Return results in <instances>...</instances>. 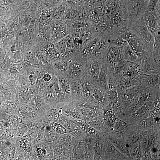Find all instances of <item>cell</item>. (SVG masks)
Returning a JSON list of instances; mask_svg holds the SVG:
<instances>
[{
    "label": "cell",
    "mask_w": 160,
    "mask_h": 160,
    "mask_svg": "<svg viewBox=\"0 0 160 160\" xmlns=\"http://www.w3.org/2000/svg\"><path fill=\"white\" fill-rule=\"evenodd\" d=\"M128 28L141 41L144 49L152 53L154 38L146 26L143 16L129 23Z\"/></svg>",
    "instance_id": "cell-1"
},
{
    "label": "cell",
    "mask_w": 160,
    "mask_h": 160,
    "mask_svg": "<svg viewBox=\"0 0 160 160\" xmlns=\"http://www.w3.org/2000/svg\"><path fill=\"white\" fill-rule=\"evenodd\" d=\"M67 60L68 78L70 80H80L86 74L87 60L81 56L79 51Z\"/></svg>",
    "instance_id": "cell-2"
},
{
    "label": "cell",
    "mask_w": 160,
    "mask_h": 160,
    "mask_svg": "<svg viewBox=\"0 0 160 160\" xmlns=\"http://www.w3.org/2000/svg\"><path fill=\"white\" fill-rule=\"evenodd\" d=\"M148 0H125L129 23L143 16Z\"/></svg>",
    "instance_id": "cell-3"
},
{
    "label": "cell",
    "mask_w": 160,
    "mask_h": 160,
    "mask_svg": "<svg viewBox=\"0 0 160 160\" xmlns=\"http://www.w3.org/2000/svg\"><path fill=\"white\" fill-rule=\"evenodd\" d=\"M50 30L51 39L55 44L71 33L65 21L62 20L53 19Z\"/></svg>",
    "instance_id": "cell-4"
},
{
    "label": "cell",
    "mask_w": 160,
    "mask_h": 160,
    "mask_svg": "<svg viewBox=\"0 0 160 160\" xmlns=\"http://www.w3.org/2000/svg\"><path fill=\"white\" fill-rule=\"evenodd\" d=\"M57 122L63 125L68 132L74 138H84L88 136L86 133L75 123L72 119L62 114Z\"/></svg>",
    "instance_id": "cell-5"
},
{
    "label": "cell",
    "mask_w": 160,
    "mask_h": 160,
    "mask_svg": "<svg viewBox=\"0 0 160 160\" xmlns=\"http://www.w3.org/2000/svg\"><path fill=\"white\" fill-rule=\"evenodd\" d=\"M122 47L110 44L103 57L104 63L110 66L123 60Z\"/></svg>",
    "instance_id": "cell-6"
},
{
    "label": "cell",
    "mask_w": 160,
    "mask_h": 160,
    "mask_svg": "<svg viewBox=\"0 0 160 160\" xmlns=\"http://www.w3.org/2000/svg\"><path fill=\"white\" fill-rule=\"evenodd\" d=\"M103 62V58H89L87 60L85 75L93 83L97 80Z\"/></svg>",
    "instance_id": "cell-7"
},
{
    "label": "cell",
    "mask_w": 160,
    "mask_h": 160,
    "mask_svg": "<svg viewBox=\"0 0 160 160\" xmlns=\"http://www.w3.org/2000/svg\"><path fill=\"white\" fill-rule=\"evenodd\" d=\"M89 100L95 104L102 108L110 103L107 92L95 83H93Z\"/></svg>",
    "instance_id": "cell-8"
},
{
    "label": "cell",
    "mask_w": 160,
    "mask_h": 160,
    "mask_svg": "<svg viewBox=\"0 0 160 160\" xmlns=\"http://www.w3.org/2000/svg\"><path fill=\"white\" fill-rule=\"evenodd\" d=\"M121 34L137 56L145 50L141 41L129 28L124 31Z\"/></svg>",
    "instance_id": "cell-9"
},
{
    "label": "cell",
    "mask_w": 160,
    "mask_h": 160,
    "mask_svg": "<svg viewBox=\"0 0 160 160\" xmlns=\"http://www.w3.org/2000/svg\"><path fill=\"white\" fill-rule=\"evenodd\" d=\"M144 86L140 83L119 92L120 100L125 103L130 104L136 100Z\"/></svg>",
    "instance_id": "cell-10"
},
{
    "label": "cell",
    "mask_w": 160,
    "mask_h": 160,
    "mask_svg": "<svg viewBox=\"0 0 160 160\" xmlns=\"http://www.w3.org/2000/svg\"><path fill=\"white\" fill-rule=\"evenodd\" d=\"M129 62L123 60L110 66H107L108 78L114 83L126 71Z\"/></svg>",
    "instance_id": "cell-11"
},
{
    "label": "cell",
    "mask_w": 160,
    "mask_h": 160,
    "mask_svg": "<svg viewBox=\"0 0 160 160\" xmlns=\"http://www.w3.org/2000/svg\"><path fill=\"white\" fill-rule=\"evenodd\" d=\"M160 70L144 73L140 83L160 92Z\"/></svg>",
    "instance_id": "cell-12"
},
{
    "label": "cell",
    "mask_w": 160,
    "mask_h": 160,
    "mask_svg": "<svg viewBox=\"0 0 160 160\" xmlns=\"http://www.w3.org/2000/svg\"><path fill=\"white\" fill-rule=\"evenodd\" d=\"M143 18L146 26L154 37L160 35V18L145 11Z\"/></svg>",
    "instance_id": "cell-13"
},
{
    "label": "cell",
    "mask_w": 160,
    "mask_h": 160,
    "mask_svg": "<svg viewBox=\"0 0 160 160\" xmlns=\"http://www.w3.org/2000/svg\"><path fill=\"white\" fill-rule=\"evenodd\" d=\"M53 159L59 160H74L73 151L58 140L52 145Z\"/></svg>",
    "instance_id": "cell-14"
},
{
    "label": "cell",
    "mask_w": 160,
    "mask_h": 160,
    "mask_svg": "<svg viewBox=\"0 0 160 160\" xmlns=\"http://www.w3.org/2000/svg\"><path fill=\"white\" fill-rule=\"evenodd\" d=\"M110 44V41L108 38L100 36V39L96 43L89 58H103Z\"/></svg>",
    "instance_id": "cell-15"
},
{
    "label": "cell",
    "mask_w": 160,
    "mask_h": 160,
    "mask_svg": "<svg viewBox=\"0 0 160 160\" xmlns=\"http://www.w3.org/2000/svg\"><path fill=\"white\" fill-rule=\"evenodd\" d=\"M61 108V113L73 119L84 120L78 108L72 101L65 103Z\"/></svg>",
    "instance_id": "cell-16"
},
{
    "label": "cell",
    "mask_w": 160,
    "mask_h": 160,
    "mask_svg": "<svg viewBox=\"0 0 160 160\" xmlns=\"http://www.w3.org/2000/svg\"><path fill=\"white\" fill-rule=\"evenodd\" d=\"M58 83L64 95L66 103L71 101L70 81L67 74H56Z\"/></svg>",
    "instance_id": "cell-17"
},
{
    "label": "cell",
    "mask_w": 160,
    "mask_h": 160,
    "mask_svg": "<svg viewBox=\"0 0 160 160\" xmlns=\"http://www.w3.org/2000/svg\"><path fill=\"white\" fill-rule=\"evenodd\" d=\"M107 93L109 100L112 107H119L120 105L119 92L113 81L108 78Z\"/></svg>",
    "instance_id": "cell-18"
},
{
    "label": "cell",
    "mask_w": 160,
    "mask_h": 160,
    "mask_svg": "<svg viewBox=\"0 0 160 160\" xmlns=\"http://www.w3.org/2000/svg\"><path fill=\"white\" fill-rule=\"evenodd\" d=\"M31 105L40 116L44 117L50 105L47 104L42 97L33 98L31 102Z\"/></svg>",
    "instance_id": "cell-19"
},
{
    "label": "cell",
    "mask_w": 160,
    "mask_h": 160,
    "mask_svg": "<svg viewBox=\"0 0 160 160\" xmlns=\"http://www.w3.org/2000/svg\"><path fill=\"white\" fill-rule=\"evenodd\" d=\"M103 119L106 126L110 128H113L115 121L117 118L113 110L110 103L103 107Z\"/></svg>",
    "instance_id": "cell-20"
},
{
    "label": "cell",
    "mask_w": 160,
    "mask_h": 160,
    "mask_svg": "<svg viewBox=\"0 0 160 160\" xmlns=\"http://www.w3.org/2000/svg\"><path fill=\"white\" fill-rule=\"evenodd\" d=\"M80 81L81 85V98L79 100H89L91 95L93 83L86 75L80 79Z\"/></svg>",
    "instance_id": "cell-21"
},
{
    "label": "cell",
    "mask_w": 160,
    "mask_h": 160,
    "mask_svg": "<svg viewBox=\"0 0 160 160\" xmlns=\"http://www.w3.org/2000/svg\"><path fill=\"white\" fill-rule=\"evenodd\" d=\"M108 81V76L107 67L103 61L98 79L97 81L95 83L107 92Z\"/></svg>",
    "instance_id": "cell-22"
},
{
    "label": "cell",
    "mask_w": 160,
    "mask_h": 160,
    "mask_svg": "<svg viewBox=\"0 0 160 160\" xmlns=\"http://www.w3.org/2000/svg\"><path fill=\"white\" fill-rule=\"evenodd\" d=\"M61 114V108L57 105H50L44 117L49 123L52 122H57Z\"/></svg>",
    "instance_id": "cell-23"
},
{
    "label": "cell",
    "mask_w": 160,
    "mask_h": 160,
    "mask_svg": "<svg viewBox=\"0 0 160 160\" xmlns=\"http://www.w3.org/2000/svg\"><path fill=\"white\" fill-rule=\"evenodd\" d=\"M100 38L99 35L97 36L86 44L79 51L80 54L83 58L87 60L90 57L96 43Z\"/></svg>",
    "instance_id": "cell-24"
},
{
    "label": "cell",
    "mask_w": 160,
    "mask_h": 160,
    "mask_svg": "<svg viewBox=\"0 0 160 160\" xmlns=\"http://www.w3.org/2000/svg\"><path fill=\"white\" fill-rule=\"evenodd\" d=\"M71 101L79 100L81 95V85L80 80H70Z\"/></svg>",
    "instance_id": "cell-25"
},
{
    "label": "cell",
    "mask_w": 160,
    "mask_h": 160,
    "mask_svg": "<svg viewBox=\"0 0 160 160\" xmlns=\"http://www.w3.org/2000/svg\"><path fill=\"white\" fill-rule=\"evenodd\" d=\"M69 7L67 3L63 0L60 4L51 11L52 18L63 20Z\"/></svg>",
    "instance_id": "cell-26"
},
{
    "label": "cell",
    "mask_w": 160,
    "mask_h": 160,
    "mask_svg": "<svg viewBox=\"0 0 160 160\" xmlns=\"http://www.w3.org/2000/svg\"><path fill=\"white\" fill-rule=\"evenodd\" d=\"M42 97L46 103L49 105H57L58 103L52 83L45 89Z\"/></svg>",
    "instance_id": "cell-27"
},
{
    "label": "cell",
    "mask_w": 160,
    "mask_h": 160,
    "mask_svg": "<svg viewBox=\"0 0 160 160\" xmlns=\"http://www.w3.org/2000/svg\"><path fill=\"white\" fill-rule=\"evenodd\" d=\"M43 51L46 55L54 59L55 61L61 59L55 44L53 43L47 44L44 47Z\"/></svg>",
    "instance_id": "cell-28"
},
{
    "label": "cell",
    "mask_w": 160,
    "mask_h": 160,
    "mask_svg": "<svg viewBox=\"0 0 160 160\" xmlns=\"http://www.w3.org/2000/svg\"><path fill=\"white\" fill-rule=\"evenodd\" d=\"M73 120L78 126L86 133L88 136L92 137L95 136L96 134L95 129L86 121L83 120Z\"/></svg>",
    "instance_id": "cell-29"
},
{
    "label": "cell",
    "mask_w": 160,
    "mask_h": 160,
    "mask_svg": "<svg viewBox=\"0 0 160 160\" xmlns=\"http://www.w3.org/2000/svg\"><path fill=\"white\" fill-rule=\"evenodd\" d=\"M122 51L123 60L130 63L135 62L137 61V55L128 43L122 47Z\"/></svg>",
    "instance_id": "cell-30"
},
{
    "label": "cell",
    "mask_w": 160,
    "mask_h": 160,
    "mask_svg": "<svg viewBox=\"0 0 160 160\" xmlns=\"http://www.w3.org/2000/svg\"><path fill=\"white\" fill-rule=\"evenodd\" d=\"M52 65L56 74L67 75L68 63L67 59H61L54 61Z\"/></svg>",
    "instance_id": "cell-31"
},
{
    "label": "cell",
    "mask_w": 160,
    "mask_h": 160,
    "mask_svg": "<svg viewBox=\"0 0 160 160\" xmlns=\"http://www.w3.org/2000/svg\"><path fill=\"white\" fill-rule=\"evenodd\" d=\"M146 11L160 18V0H148Z\"/></svg>",
    "instance_id": "cell-32"
},
{
    "label": "cell",
    "mask_w": 160,
    "mask_h": 160,
    "mask_svg": "<svg viewBox=\"0 0 160 160\" xmlns=\"http://www.w3.org/2000/svg\"><path fill=\"white\" fill-rule=\"evenodd\" d=\"M52 84L55 92L58 103H66L64 95L59 84L57 77L55 78Z\"/></svg>",
    "instance_id": "cell-33"
},
{
    "label": "cell",
    "mask_w": 160,
    "mask_h": 160,
    "mask_svg": "<svg viewBox=\"0 0 160 160\" xmlns=\"http://www.w3.org/2000/svg\"><path fill=\"white\" fill-rule=\"evenodd\" d=\"M73 137L70 133L68 132L60 135L58 141L68 149L73 151Z\"/></svg>",
    "instance_id": "cell-34"
},
{
    "label": "cell",
    "mask_w": 160,
    "mask_h": 160,
    "mask_svg": "<svg viewBox=\"0 0 160 160\" xmlns=\"http://www.w3.org/2000/svg\"><path fill=\"white\" fill-rule=\"evenodd\" d=\"M55 45L60 53L61 58L63 59H67L79 51V50L71 48Z\"/></svg>",
    "instance_id": "cell-35"
},
{
    "label": "cell",
    "mask_w": 160,
    "mask_h": 160,
    "mask_svg": "<svg viewBox=\"0 0 160 160\" xmlns=\"http://www.w3.org/2000/svg\"><path fill=\"white\" fill-rule=\"evenodd\" d=\"M154 42L152 55L153 59L160 63V35L154 36Z\"/></svg>",
    "instance_id": "cell-36"
},
{
    "label": "cell",
    "mask_w": 160,
    "mask_h": 160,
    "mask_svg": "<svg viewBox=\"0 0 160 160\" xmlns=\"http://www.w3.org/2000/svg\"><path fill=\"white\" fill-rule=\"evenodd\" d=\"M121 33L115 35L109 39L110 44L119 47H123L127 43V41L122 36Z\"/></svg>",
    "instance_id": "cell-37"
},
{
    "label": "cell",
    "mask_w": 160,
    "mask_h": 160,
    "mask_svg": "<svg viewBox=\"0 0 160 160\" xmlns=\"http://www.w3.org/2000/svg\"><path fill=\"white\" fill-rule=\"evenodd\" d=\"M51 11L48 9L44 10L39 17V20L41 24L46 25L52 20Z\"/></svg>",
    "instance_id": "cell-38"
},
{
    "label": "cell",
    "mask_w": 160,
    "mask_h": 160,
    "mask_svg": "<svg viewBox=\"0 0 160 160\" xmlns=\"http://www.w3.org/2000/svg\"><path fill=\"white\" fill-rule=\"evenodd\" d=\"M55 44L56 45L72 48L73 41L70 33Z\"/></svg>",
    "instance_id": "cell-39"
},
{
    "label": "cell",
    "mask_w": 160,
    "mask_h": 160,
    "mask_svg": "<svg viewBox=\"0 0 160 160\" xmlns=\"http://www.w3.org/2000/svg\"><path fill=\"white\" fill-rule=\"evenodd\" d=\"M49 125L52 130L60 135L68 132L65 127L58 122H51Z\"/></svg>",
    "instance_id": "cell-40"
},
{
    "label": "cell",
    "mask_w": 160,
    "mask_h": 160,
    "mask_svg": "<svg viewBox=\"0 0 160 160\" xmlns=\"http://www.w3.org/2000/svg\"><path fill=\"white\" fill-rule=\"evenodd\" d=\"M33 95L32 90L29 88H24L20 92V95L23 101H27L29 100Z\"/></svg>",
    "instance_id": "cell-41"
},
{
    "label": "cell",
    "mask_w": 160,
    "mask_h": 160,
    "mask_svg": "<svg viewBox=\"0 0 160 160\" xmlns=\"http://www.w3.org/2000/svg\"><path fill=\"white\" fill-rule=\"evenodd\" d=\"M63 1V0H44L43 3L46 8L53 9L59 5Z\"/></svg>",
    "instance_id": "cell-42"
},
{
    "label": "cell",
    "mask_w": 160,
    "mask_h": 160,
    "mask_svg": "<svg viewBox=\"0 0 160 160\" xmlns=\"http://www.w3.org/2000/svg\"><path fill=\"white\" fill-rule=\"evenodd\" d=\"M126 127V124L125 122L118 118L116 119L113 127L115 130L121 132L124 130Z\"/></svg>",
    "instance_id": "cell-43"
},
{
    "label": "cell",
    "mask_w": 160,
    "mask_h": 160,
    "mask_svg": "<svg viewBox=\"0 0 160 160\" xmlns=\"http://www.w3.org/2000/svg\"><path fill=\"white\" fill-rule=\"evenodd\" d=\"M87 0H64L69 6L76 8L79 7L83 6Z\"/></svg>",
    "instance_id": "cell-44"
},
{
    "label": "cell",
    "mask_w": 160,
    "mask_h": 160,
    "mask_svg": "<svg viewBox=\"0 0 160 160\" xmlns=\"http://www.w3.org/2000/svg\"><path fill=\"white\" fill-rule=\"evenodd\" d=\"M111 140L113 144H116L117 148L121 152L124 154H129V153L128 148L124 143L116 141H114L113 140Z\"/></svg>",
    "instance_id": "cell-45"
},
{
    "label": "cell",
    "mask_w": 160,
    "mask_h": 160,
    "mask_svg": "<svg viewBox=\"0 0 160 160\" xmlns=\"http://www.w3.org/2000/svg\"><path fill=\"white\" fill-rule=\"evenodd\" d=\"M156 143V139L154 136L151 137L148 140V145L150 147L154 146Z\"/></svg>",
    "instance_id": "cell-46"
},
{
    "label": "cell",
    "mask_w": 160,
    "mask_h": 160,
    "mask_svg": "<svg viewBox=\"0 0 160 160\" xmlns=\"http://www.w3.org/2000/svg\"><path fill=\"white\" fill-rule=\"evenodd\" d=\"M142 137L140 135H136L133 136L132 138V142L133 143L140 142L142 139Z\"/></svg>",
    "instance_id": "cell-47"
},
{
    "label": "cell",
    "mask_w": 160,
    "mask_h": 160,
    "mask_svg": "<svg viewBox=\"0 0 160 160\" xmlns=\"http://www.w3.org/2000/svg\"><path fill=\"white\" fill-rule=\"evenodd\" d=\"M52 76L51 75L48 73H45L43 76V79L44 81L46 82H49L52 79Z\"/></svg>",
    "instance_id": "cell-48"
},
{
    "label": "cell",
    "mask_w": 160,
    "mask_h": 160,
    "mask_svg": "<svg viewBox=\"0 0 160 160\" xmlns=\"http://www.w3.org/2000/svg\"><path fill=\"white\" fill-rule=\"evenodd\" d=\"M135 152L137 156L140 157L141 155V152L140 149L138 147L136 148L135 150Z\"/></svg>",
    "instance_id": "cell-49"
}]
</instances>
